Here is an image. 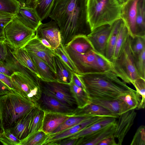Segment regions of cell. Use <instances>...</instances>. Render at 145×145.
Returning <instances> with one entry per match:
<instances>
[{
    "label": "cell",
    "instance_id": "obj_1",
    "mask_svg": "<svg viewBox=\"0 0 145 145\" xmlns=\"http://www.w3.org/2000/svg\"><path fill=\"white\" fill-rule=\"evenodd\" d=\"M87 0H54L49 17L59 27L61 44L67 45L75 37L91 31L87 16Z\"/></svg>",
    "mask_w": 145,
    "mask_h": 145
},
{
    "label": "cell",
    "instance_id": "obj_2",
    "mask_svg": "<svg viewBox=\"0 0 145 145\" xmlns=\"http://www.w3.org/2000/svg\"><path fill=\"white\" fill-rule=\"evenodd\" d=\"M89 98L101 100L118 99L132 89L112 71L77 74Z\"/></svg>",
    "mask_w": 145,
    "mask_h": 145
},
{
    "label": "cell",
    "instance_id": "obj_3",
    "mask_svg": "<svg viewBox=\"0 0 145 145\" xmlns=\"http://www.w3.org/2000/svg\"><path fill=\"white\" fill-rule=\"evenodd\" d=\"M36 107L15 92L0 96V125L3 131L12 127L22 117Z\"/></svg>",
    "mask_w": 145,
    "mask_h": 145
},
{
    "label": "cell",
    "instance_id": "obj_4",
    "mask_svg": "<svg viewBox=\"0 0 145 145\" xmlns=\"http://www.w3.org/2000/svg\"><path fill=\"white\" fill-rule=\"evenodd\" d=\"M121 8L118 0H87V19L91 31L120 19Z\"/></svg>",
    "mask_w": 145,
    "mask_h": 145
},
{
    "label": "cell",
    "instance_id": "obj_5",
    "mask_svg": "<svg viewBox=\"0 0 145 145\" xmlns=\"http://www.w3.org/2000/svg\"><path fill=\"white\" fill-rule=\"evenodd\" d=\"M65 49L79 74L113 71L111 62L93 50L78 52Z\"/></svg>",
    "mask_w": 145,
    "mask_h": 145
},
{
    "label": "cell",
    "instance_id": "obj_6",
    "mask_svg": "<svg viewBox=\"0 0 145 145\" xmlns=\"http://www.w3.org/2000/svg\"><path fill=\"white\" fill-rule=\"evenodd\" d=\"M132 39L129 35L119 56L111 62L113 72L122 81L129 84L140 78L135 65L131 48Z\"/></svg>",
    "mask_w": 145,
    "mask_h": 145
},
{
    "label": "cell",
    "instance_id": "obj_7",
    "mask_svg": "<svg viewBox=\"0 0 145 145\" xmlns=\"http://www.w3.org/2000/svg\"><path fill=\"white\" fill-rule=\"evenodd\" d=\"M3 33L7 44L13 49L22 48L35 35L16 16L4 27Z\"/></svg>",
    "mask_w": 145,
    "mask_h": 145
},
{
    "label": "cell",
    "instance_id": "obj_8",
    "mask_svg": "<svg viewBox=\"0 0 145 145\" xmlns=\"http://www.w3.org/2000/svg\"><path fill=\"white\" fill-rule=\"evenodd\" d=\"M10 78L15 93L37 106L42 94L39 78H31L19 72H14Z\"/></svg>",
    "mask_w": 145,
    "mask_h": 145
},
{
    "label": "cell",
    "instance_id": "obj_9",
    "mask_svg": "<svg viewBox=\"0 0 145 145\" xmlns=\"http://www.w3.org/2000/svg\"><path fill=\"white\" fill-rule=\"evenodd\" d=\"M42 93L51 96L64 104L75 108L76 102L71 93L69 84L56 81H46L39 78Z\"/></svg>",
    "mask_w": 145,
    "mask_h": 145
},
{
    "label": "cell",
    "instance_id": "obj_10",
    "mask_svg": "<svg viewBox=\"0 0 145 145\" xmlns=\"http://www.w3.org/2000/svg\"><path fill=\"white\" fill-rule=\"evenodd\" d=\"M22 48L31 53L41 59L56 73L54 57L56 54L54 50L44 46L35 35Z\"/></svg>",
    "mask_w": 145,
    "mask_h": 145
},
{
    "label": "cell",
    "instance_id": "obj_11",
    "mask_svg": "<svg viewBox=\"0 0 145 145\" xmlns=\"http://www.w3.org/2000/svg\"><path fill=\"white\" fill-rule=\"evenodd\" d=\"M35 34L38 39H44L47 40L53 50L57 48L61 44L59 28L52 20L46 23H42L35 31Z\"/></svg>",
    "mask_w": 145,
    "mask_h": 145
},
{
    "label": "cell",
    "instance_id": "obj_12",
    "mask_svg": "<svg viewBox=\"0 0 145 145\" xmlns=\"http://www.w3.org/2000/svg\"><path fill=\"white\" fill-rule=\"evenodd\" d=\"M37 106L44 112L70 116L73 115L76 109L64 104L51 96L42 93L40 98L37 102Z\"/></svg>",
    "mask_w": 145,
    "mask_h": 145
},
{
    "label": "cell",
    "instance_id": "obj_13",
    "mask_svg": "<svg viewBox=\"0 0 145 145\" xmlns=\"http://www.w3.org/2000/svg\"><path fill=\"white\" fill-rule=\"evenodd\" d=\"M139 0H127L121 5V19L126 26L133 38L137 36L136 18L137 5Z\"/></svg>",
    "mask_w": 145,
    "mask_h": 145
},
{
    "label": "cell",
    "instance_id": "obj_14",
    "mask_svg": "<svg viewBox=\"0 0 145 145\" xmlns=\"http://www.w3.org/2000/svg\"><path fill=\"white\" fill-rule=\"evenodd\" d=\"M112 27V24L99 26L91 31L87 36L94 50L105 57L106 44Z\"/></svg>",
    "mask_w": 145,
    "mask_h": 145
},
{
    "label": "cell",
    "instance_id": "obj_15",
    "mask_svg": "<svg viewBox=\"0 0 145 145\" xmlns=\"http://www.w3.org/2000/svg\"><path fill=\"white\" fill-rule=\"evenodd\" d=\"M107 117L103 116H92L61 132L48 135L44 145H49L50 143L54 142L72 136L92 124Z\"/></svg>",
    "mask_w": 145,
    "mask_h": 145
},
{
    "label": "cell",
    "instance_id": "obj_16",
    "mask_svg": "<svg viewBox=\"0 0 145 145\" xmlns=\"http://www.w3.org/2000/svg\"><path fill=\"white\" fill-rule=\"evenodd\" d=\"M136 115L135 109H131L119 116L114 135L118 140L117 145L122 144L124 137L134 123Z\"/></svg>",
    "mask_w": 145,
    "mask_h": 145
},
{
    "label": "cell",
    "instance_id": "obj_17",
    "mask_svg": "<svg viewBox=\"0 0 145 145\" xmlns=\"http://www.w3.org/2000/svg\"><path fill=\"white\" fill-rule=\"evenodd\" d=\"M116 121L91 134L78 138L77 145H97L105 138L114 135Z\"/></svg>",
    "mask_w": 145,
    "mask_h": 145
},
{
    "label": "cell",
    "instance_id": "obj_18",
    "mask_svg": "<svg viewBox=\"0 0 145 145\" xmlns=\"http://www.w3.org/2000/svg\"><path fill=\"white\" fill-rule=\"evenodd\" d=\"M16 16L24 25L35 32L42 23L34 8L21 6Z\"/></svg>",
    "mask_w": 145,
    "mask_h": 145
},
{
    "label": "cell",
    "instance_id": "obj_19",
    "mask_svg": "<svg viewBox=\"0 0 145 145\" xmlns=\"http://www.w3.org/2000/svg\"><path fill=\"white\" fill-rule=\"evenodd\" d=\"M73 115L103 116L113 117L116 118H118L119 116L99 105L90 102L82 108L77 107L75 110Z\"/></svg>",
    "mask_w": 145,
    "mask_h": 145
},
{
    "label": "cell",
    "instance_id": "obj_20",
    "mask_svg": "<svg viewBox=\"0 0 145 145\" xmlns=\"http://www.w3.org/2000/svg\"><path fill=\"white\" fill-rule=\"evenodd\" d=\"M89 99L90 103L99 105L118 116L131 109L124 101L118 99L105 100Z\"/></svg>",
    "mask_w": 145,
    "mask_h": 145
},
{
    "label": "cell",
    "instance_id": "obj_21",
    "mask_svg": "<svg viewBox=\"0 0 145 145\" xmlns=\"http://www.w3.org/2000/svg\"><path fill=\"white\" fill-rule=\"evenodd\" d=\"M36 107L22 117L9 129L12 133L20 140L25 138L28 135L30 122Z\"/></svg>",
    "mask_w": 145,
    "mask_h": 145
},
{
    "label": "cell",
    "instance_id": "obj_22",
    "mask_svg": "<svg viewBox=\"0 0 145 145\" xmlns=\"http://www.w3.org/2000/svg\"><path fill=\"white\" fill-rule=\"evenodd\" d=\"M44 112L42 130L48 135L70 116L62 114Z\"/></svg>",
    "mask_w": 145,
    "mask_h": 145
},
{
    "label": "cell",
    "instance_id": "obj_23",
    "mask_svg": "<svg viewBox=\"0 0 145 145\" xmlns=\"http://www.w3.org/2000/svg\"><path fill=\"white\" fill-rule=\"evenodd\" d=\"M27 52L35 65L39 74V78L46 81H56V73L50 67L35 55Z\"/></svg>",
    "mask_w": 145,
    "mask_h": 145
},
{
    "label": "cell",
    "instance_id": "obj_24",
    "mask_svg": "<svg viewBox=\"0 0 145 145\" xmlns=\"http://www.w3.org/2000/svg\"><path fill=\"white\" fill-rule=\"evenodd\" d=\"M122 22V20L120 18L115 21L112 24V29L107 41L105 51V56L111 62L113 59L117 37Z\"/></svg>",
    "mask_w": 145,
    "mask_h": 145
},
{
    "label": "cell",
    "instance_id": "obj_25",
    "mask_svg": "<svg viewBox=\"0 0 145 145\" xmlns=\"http://www.w3.org/2000/svg\"><path fill=\"white\" fill-rule=\"evenodd\" d=\"M116 118L107 117L102 119L85 128L76 134L70 137L71 138H79L97 132L115 122Z\"/></svg>",
    "mask_w": 145,
    "mask_h": 145
},
{
    "label": "cell",
    "instance_id": "obj_26",
    "mask_svg": "<svg viewBox=\"0 0 145 145\" xmlns=\"http://www.w3.org/2000/svg\"><path fill=\"white\" fill-rule=\"evenodd\" d=\"M56 82L69 84L71 81L72 72L56 55L54 57Z\"/></svg>",
    "mask_w": 145,
    "mask_h": 145
},
{
    "label": "cell",
    "instance_id": "obj_27",
    "mask_svg": "<svg viewBox=\"0 0 145 145\" xmlns=\"http://www.w3.org/2000/svg\"><path fill=\"white\" fill-rule=\"evenodd\" d=\"M9 47L13 56L17 61L35 73L39 78L36 67L28 52L22 48L13 49Z\"/></svg>",
    "mask_w": 145,
    "mask_h": 145
},
{
    "label": "cell",
    "instance_id": "obj_28",
    "mask_svg": "<svg viewBox=\"0 0 145 145\" xmlns=\"http://www.w3.org/2000/svg\"><path fill=\"white\" fill-rule=\"evenodd\" d=\"M69 84L71 93L77 108H82L90 103L89 97L85 90L75 85L72 80Z\"/></svg>",
    "mask_w": 145,
    "mask_h": 145
},
{
    "label": "cell",
    "instance_id": "obj_29",
    "mask_svg": "<svg viewBox=\"0 0 145 145\" xmlns=\"http://www.w3.org/2000/svg\"><path fill=\"white\" fill-rule=\"evenodd\" d=\"M137 36H145V0H139L136 18Z\"/></svg>",
    "mask_w": 145,
    "mask_h": 145
},
{
    "label": "cell",
    "instance_id": "obj_30",
    "mask_svg": "<svg viewBox=\"0 0 145 145\" xmlns=\"http://www.w3.org/2000/svg\"><path fill=\"white\" fill-rule=\"evenodd\" d=\"M129 35L128 29L122 21L117 37L112 61L119 56L124 46Z\"/></svg>",
    "mask_w": 145,
    "mask_h": 145
},
{
    "label": "cell",
    "instance_id": "obj_31",
    "mask_svg": "<svg viewBox=\"0 0 145 145\" xmlns=\"http://www.w3.org/2000/svg\"><path fill=\"white\" fill-rule=\"evenodd\" d=\"M118 99L124 101L131 109H138L140 104L141 97L136 90L130 91L121 95Z\"/></svg>",
    "mask_w": 145,
    "mask_h": 145
},
{
    "label": "cell",
    "instance_id": "obj_32",
    "mask_svg": "<svg viewBox=\"0 0 145 145\" xmlns=\"http://www.w3.org/2000/svg\"><path fill=\"white\" fill-rule=\"evenodd\" d=\"M48 135L42 130H39L21 140L19 145H44Z\"/></svg>",
    "mask_w": 145,
    "mask_h": 145
},
{
    "label": "cell",
    "instance_id": "obj_33",
    "mask_svg": "<svg viewBox=\"0 0 145 145\" xmlns=\"http://www.w3.org/2000/svg\"><path fill=\"white\" fill-rule=\"evenodd\" d=\"M44 114L43 110L36 107L30 122L28 135L42 130Z\"/></svg>",
    "mask_w": 145,
    "mask_h": 145
},
{
    "label": "cell",
    "instance_id": "obj_34",
    "mask_svg": "<svg viewBox=\"0 0 145 145\" xmlns=\"http://www.w3.org/2000/svg\"><path fill=\"white\" fill-rule=\"evenodd\" d=\"M92 116L72 115L70 116L50 134L59 133L76 125Z\"/></svg>",
    "mask_w": 145,
    "mask_h": 145
},
{
    "label": "cell",
    "instance_id": "obj_35",
    "mask_svg": "<svg viewBox=\"0 0 145 145\" xmlns=\"http://www.w3.org/2000/svg\"><path fill=\"white\" fill-rule=\"evenodd\" d=\"M54 0H37L35 8L41 21L49 17Z\"/></svg>",
    "mask_w": 145,
    "mask_h": 145
},
{
    "label": "cell",
    "instance_id": "obj_36",
    "mask_svg": "<svg viewBox=\"0 0 145 145\" xmlns=\"http://www.w3.org/2000/svg\"><path fill=\"white\" fill-rule=\"evenodd\" d=\"M56 54L58 56L66 65L72 72L79 74L78 72L69 56L64 47L61 44L54 50Z\"/></svg>",
    "mask_w": 145,
    "mask_h": 145
},
{
    "label": "cell",
    "instance_id": "obj_37",
    "mask_svg": "<svg viewBox=\"0 0 145 145\" xmlns=\"http://www.w3.org/2000/svg\"><path fill=\"white\" fill-rule=\"evenodd\" d=\"M20 7L16 0H0V12L16 15Z\"/></svg>",
    "mask_w": 145,
    "mask_h": 145
},
{
    "label": "cell",
    "instance_id": "obj_38",
    "mask_svg": "<svg viewBox=\"0 0 145 145\" xmlns=\"http://www.w3.org/2000/svg\"><path fill=\"white\" fill-rule=\"evenodd\" d=\"M133 56L138 73L140 78L145 79V48L140 54Z\"/></svg>",
    "mask_w": 145,
    "mask_h": 145
},
{
    "label": "cell",
    "instance_id": "obj_39",
    "mask_svg": "<svg viewBox=\"0 0 145 145\" xmlns=\"http://www.w3.org/2000/svg\"><path fill=\"white\" fill-rule=\"evenodd\" d=\"M20 141L9 129L3 131L0 134V142L4 145H19Z\"/></svg>",
    "mask_w": 145,
    "mask_h": 145
},
{
    "label": "cell",
    "instance_id": "obj_40",
    "mask_svg": "<svg viewBox=\"0 0 145 145\" xmlns=\"http://www.w3.org/2000/svg\"><path fill=\"white\" fill-rule=\"evenodd\" d=\"M131 84L136 89V91L141 97L140 104L138 109H144L145 104V79L139 78L133 81Z\"/></svg>",
    "mask_w": 145,
    "mask_h": 145
},
{
    "label": "cell",
    "instance_id": "obj_41",
    "mask_svg": "<svg viewBox=\"0 0 145 145\" xmlns=\"http://www.w3.org/2000/svg\"><path fill=\"white\" fill-rule=\"evenodd\" d=\"M145 48V36H137L132 39L131 48L134 55L140 54Z\"/></svg>",
    "mask_w": 145,
    "mask_h": 145
},
{
    "label": "cell",
    "instance_id": "obj_42",
    "mask_svg": "<svg viewBox=\"0 0 145 145\" xmlns=\"http://www.w3.org/2000/svg\"><path fill=\"white\" fill-rule=\"evenodd\" d=\"M145 145V126L142 125L137 129L130 144Z\"/></svg>",
    "mask_w": 145,
    "mask_h": 145
},
{
    "label": "cell",
    "instance_id": "obj_43",
    "mask_svg": "<svg viewBox=\"0 0 145 145\" xmlns=\"http://www.w3.org/2000/svg\"><path fill=\"white\" fill-rule=\"evenodd\" d=\"M9 47L5 39H0V63L6 60L9 55Z\"/></svg>",
    "mask_w": 145,
    "mask_h": 145
},
{
    "label": "cell",
    "instance_id": "obj_44",
    "mask_svg": "<svg viewBox=\"0 0 145 145\" xmlns=\"http://www.w3.org/2000/svg\"><path fill=\"white\" fill-rule=\"evenodd\" d=\"M14 72L11 65L7 61L0 63V72L10 77Z\"/></svg>",
    "mask_w": 145,
    "mask_h": 145
},
{
    "label": "cell",
    "instance_id": "obj_45",
    "mask_svg": "<svg viewBox=\"0 0 145 145\" xmlns=\"http://www.w3.org/2000/svg\"><path fill=\"white\" fill-rule=\"evenodd\" d=\"M78 140V138L67 137L52 142L49 145H77Z\"/></svg>",
    "mask_w": 145,
    "mask_h": 145
},
{
    "label": "cell",
    "instance_id": "obj_46",
    "mask_svg": "<svg viewBox=\"0 0 145 145\" xmlns=\"http://www.w3.org/2000/svg\"><path fill=\"white\" fill-rule=\"evenodd\" d=\"M15 16L14 14L0 12V26L4 27Z\"/></svg>",
    "mask_w": 145,
    "mask_h": 145
},
{
    "label": "cell",
    "instance_id": "obj_47",
    "mask_svg": "<svg viewBox=\"0 0 145 145\" xmlns=\"http://www.w3.org/2000/svg\"><path fill=\"white\" fill-rule=\"evenodd\" d=\"M114 135L110 136L101 141L97 145H117Z\"/></svg>",
    "mask_w": 145,
    "mask_h": 145
},
{
    "label": "cell",
    "instance_id": "obj_48",
    "mask_svg": "<svg viewBox=\"0 0 145 145\" xmlns=\"http://www.w3.org/2000/svg\"><path fill=\"white\" fill-rule=\"evenodd\" d=\"M0 80L6 84L10 89L15 92L14 90L10 77L0 72Z\"/></svg>",
    "mask_w": 145,
    "mask_h": 145
},
{
    "label": "cell",
    "instance_id": "obj_49",
    "mask_svg": "<svg viewBox=\"0 0 145 145\" xmlns=\"http://www.w3.org/2000/svg\"><path fill=\"white\" fill-rule=\"evenodd\" d=\"M12 92H15L0 80V96Z\"/></svg>",
    "mask_w": 145,
    "mask_h": 145
},
{
    "label": "cell",
    "instance_id": "obj_50",
    "mask_svg": "<svg viewBox=\"0 0 145 145\" xmlns=\"http://www.w3.org/2000/svg\"><path fill=\"white\" fill-rule=\"evenodd\" d=\"M71 80L75 85L85 90V87L79 78L77 74L72 72Z\"/></svg>",
    "mask_w": 145,
    "mask_h": 145
},
{
    "label": "cell",
    "instance_id": "obj_51",
    "mask_svg": "<svg viewBox=\"0 0 145 145\" xmlns=\"http://www.w3.org/2000/svg\"><path fill=\"white\" fill-rule=\"evenodd\" d=\"M37 0H26L25 6L35 8Z\"/></svg>",
    "mask_w": 145,
    "mask_h": 145
},
{
    "label": "cell",
    "instance_id": "obj_52",
    "mask_svg": "<svg viewBox=\"0 0 145 145\" xmlns=\"http://www.w3.org/2000/svg\"><path fill=\"white\" fill-rule=\"evenodd\" d=\"M41 43L45 46L46 47L51 49V46L49 43L48 42V41L44 39H39Z\"/></svg>",
    "mask_w": 145,
    "mask_h": 145
},
{
    "label": "cell",
    "instance_id": "obj_53",
    "mask_svg": "<svg viewBox=\"0 0 145 145\" xmlns=\"http://www.w3.org/2000/svg\"><path fill=\"white\" fill-rule=\"evenodd\" d=\"M4 27L0 26V39L5 38L3 33Z\"/></svg>",
    "mask_w": 145,
    "mask_h": 145
},
{
    "label": "cell",
    "instance_id": "obj_54",
    "mask_svg": "<svg viewBox=\"0 0 145 145\" xmlns=\"http://www.w3.org/2000/svg\"><path fill=\"white\" fill-rule=\"evenodd\" d=\"M19 3L21 7L25 6V2L26 0H16Z\"/></svg>",
    "mask_w": 145,
    "mask_h": 145
},
{
    "label": "cell",
    "instance_id": "obj_55",
    "mask_svg": "<svg viewBox=\"0 0 145 145\" xmlns=\"http://www.w3.org/2000/svg\"><path fill=\"white\" fill-rule=\"evenodd\" d=\"M120 3L122 5L125 3L127 0H118Z\"/></svg>",
    "mask_w": 145,
    "mask_h": 145
},
{
    "label": "cell",
    "instance_id": "obj_56",
    "mask_svg": "<svg viewBox=\"0 0 145 145\" xmlns=\"http://www.w3.org/2000/svg\"><path fill=\"white\" fill-rule=\"evenodd\" d=\"M3 131L1 129H0V134Z\"/></svg>",
    "mask_w": 145,
    "mask_h": 145
},
{
    "label": "cell",
    "instance_id": "obj_57",
    "mask_svg": "<svg viewBox=\"0 0 145 145\" xmlns=\"http://www.w3.org/2000/svg\"><path fill=\"white\" fill-rule=\"evenodd\" d=\"M1 129V126H0V129Z\"/></svg>",
    "mask_w": 145,
    "mask_h": 145
}]
</instances>
